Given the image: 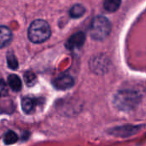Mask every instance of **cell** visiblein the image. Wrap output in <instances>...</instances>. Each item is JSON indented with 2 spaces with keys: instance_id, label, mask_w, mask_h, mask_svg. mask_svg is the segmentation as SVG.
<instances>
[{
  "instance_id": "6da1fadb",
  "label": "cell",
  "mask_w": 146,
  "mask_h": 146,
  "mask_svg": "<svg viewBox=\"0 0 146 146\" xmlns=\"http://www.w3.org/2000/svg\"><path fill=\"white\" fill-rule=\"evenodd\" d=\"M50 36V27L44 20L33 21L28 28V38L35 44L47 40Z\"/></svg>"
},
{
  "instance_id": "7a4b0ae2",
  "label": "cell",
  "mask_w": 146,
  "mask_h": 146,
  "mask_svg": "<svg viewBox=\"0 0 146 146\" xmlns=\"http://www.w3.org/2000/svg\"><path fill=\"white\" fill-rule=\"evenodd\" d=\"M139 93L134 91H121L115 98V106L121 110H131L140 102Z\"/></svg>"
},
{
  "instance_id": "3957f363",
  "label": "cell",
  "mask_w": 146,
  "mask_h": 146,
  "mask_svg": "<svg viewBox=\"0 0 146 146\" xmlns=\"http://www.w3.org/2000/svg\"><path fill=\"white\" fill-rule=\"evenodd\" d=\"M111 31L110 21L104 16L95 17L90 27V34L93 39L103 40L108 37Z\"/></svg>"
},
{
  "instance_id": "277c9868",
  "label": "cell",
  "mask_w": 146,
  "mask_h": 146,
  "mask_svg": "<svg viewBox=\"0 0 146 146\" xmlns=\"http://www.w3.org/2000/svg\"><path fill=\"white\" fill-rule=\"evenodd\" d=\"M109 60L104 56H98L91 59L90 67L91 69L97 74H104L109 68Z\"/></svg>"
},
{
  "instance_id": "5b68a950",
  "label": "cell",
  "mask_w": 146,
  "mask_h": 146,
  "mask_svg": "<svg viewBox=\"0 0 146 146\" xmlns=\"http://www.w3.org/2000/svg\"><path fill=\"white\" fill-rule=\"evenodd\" d=\"M74 84V79L68 74H61L53 80L54 86L58 90H67Z\"/></svg>"
},
{
  "instance_id": "8992f818",
  "label": "cell",
  "mask_w": 146,
  "mask_h": 146,
  "mask_svg": "<svg viewBox=\"0 0 146 146\" xmlns=\"http://www.w3.org/2000/svg\"><path fill=\"white\" fill-rule=\"evenodd\" d=\"M86 40V35L82 32H78L73 34L67 41L66 47L69 50L80 49L82 47Z\"/></svg>"
},
{
  "instance_id": "52a82bcc",
  "label": "cell",
  "mask_w": 146,
  "mask_h": 146,
  "mask_svg": "<svg viewBox=\"0 0 146 146\" xmlns=\"http://www.w3.org/2000/svg\"><path fill=\"white\" fill-rule=\"evenodd\" d=\"M11 36V32L8 27L0 26V48L5 47L9 44Z\"/></svg>"
},
{
  "instance_id": "ba28073f",
  "label": "cell",
  "mask_w": 146,
  "mask_h": 146,
  "mask_svg": "<svg viewBox=\"0 0 146 146\" xmlns=\"http://www.w3.org/2000/svg\"><path fill=\"white\" fill-rule=\"evenodd\" d=\"M36 105H37V101L34 98H33L27 97V98H24L21 100V107H22V110L27 114L32 113L35 110Z\"/></svg>"
},
{
  "instance_id": "9c48e42d",
  "label": "cell",
  "mask_w": 146,
  "mask_h": 146,
  "mask_svg": "<svg viewBox=\"0 0 146 146\" xmlns=\"http://www.w3.org/2000/svg\"><path fill=\"white\" fill-rule=\"evenodd\" d=\"M8 84H9V86L15 92L21 91L22 87V83H21V79L15 74H10L8 77Z\"/></svg>"
},
{
  "instance_id": "30bf717a",
  "label": "cell",
  "mask_w": 146,
  "mask_h": 146,
  "mask_svg": "<svg viewBox=\"0 0 146 146\" xmlns=\"http://www.w3.org/2000/svg\"><path fill=\"white\" fill-rule=\"evenodd\" d=\"M121 2V0H104V7L109 12H115L119 9Z\"/></svg>"
},
{
  "instance_id": "8fae6325",
  "label": "cell",
  "mask_w": 146,
  "mask_h": 146,
  "mask_svg": "<svg viewBox=\"0 0 146 146\" xmlns=\"http://www.w3.org/2000/svg\"><path fill=\"white\" fill-rule=\"evenodd\" d=\"M86 9L81 4H74L69 11V15L73 18H79L81 17L85 14Z\"/></svg>"
},
{
  "instance_id": "7c38bea8",
  "label": "cell",
  "mask_w": 146,
  "mask_h": 146,
  "mask_svg": "<svg viewBox=\"0 0 146 146\" xmlns=\"http://www.w3.org/2000/svg\"><path fill=\"white\" fill-rule=\"evenodd\" d=\"M18 140V137L17 135L12 132V131H9L5 135H4V139H3V141L6 145H13L15 143H16Z\"/></svg>"
},
{
  "instance_id": "4fadbf2b",
  "label": "cell",
  "mask_w": 146,
  "mask_h": 146,
  "mask_svg": "<svg viewBox=\"0 0 146 146\" xmlns=\"http://www.w3.org/2000/svg\"><path fill=\"white\" fill-rule=\"evenodd\" d=\"M7 63L9 68L15 70L18 68V61L13 53H9L7 56Z\"/></svg>"
},
{
  "instance_id": "5bb4252c",
  "label": "cell",
  "mask_w": 146,
  "mask_h": 146,
  "mask_svg": "<svg viewBox=\"0 0 146 146\" xmlns=\"http://www.w3.org/2000/svg\"><path fill=\"white\" fill-rule=\"evenodd\" d=\"M24 80L27 86H33L36 82V75L33 72L28 71V72L25 73Z\"/></svg>"
},
{
  "instance_id": "9a60e30c",
  "label": "cell",
  "mask_w": 146,
  "mask_h": 146,
  "mask_svg": "<svg viewBox=\"0 0 146 146\" xmlns=\"http://www.w3.org/2000/svg\"><path fill=\"white\" fill-rule=\"evenodd\" d=\"M8 94H9V88L7 85L3 80H0V98L8 96Z\"/></svg>"
}]
</instances>
